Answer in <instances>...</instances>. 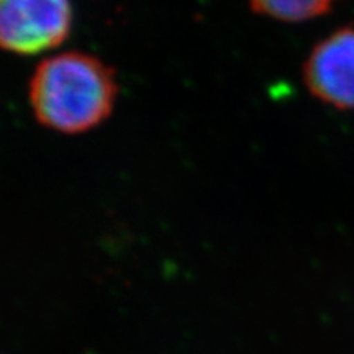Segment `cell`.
<instances>
[{"label":"cell","mask_w":354,"mask_h":354,"mask_svg":"<svg viewBox=\"0 0 354 354\" xmlns=\"http://www.w3.org/2000/svg\"><path fill=\"white\" fill-rule=\"evenodd\" d=\"M73 7L66 0H3L0 3V44L13 55L50 51L68 38Z\"/></svg>","instance_id":"cell-2"},{"label":"cell","mask_w":354,"mask_h":354,"mask_svg":"<svg viewBox=\"0 0 354 354\" xmlns=\"http://www.w3.org/2000/svg\"><path fill=\"white\" fill-rule=\"evenodd\" d=\"M250 8L256 15L284 24H300L328 15L333 3L325 0H258Z\"/></svg>","instance_id":"cell-4"},{"label":"cell","mask_w":354,"mask_h":354,"mask_svg":"<svg viewBox=\"0 0 354 354\" xmlns=\"http://www.w3.org/2000/svg\"><path fill=\"white\" fill-rule=\"evenodd\" d=\"M305 87L323 104L354 110V26H343L320 39L305 57Z\"/></svg>","instance_id":"cell-3"},{"label":"cell","mask_w":354,"mask_h":354,"mask_svg":"<svg viewBox=\"0 0 354 354\" xmlns=\"http://www.w3.org/2000/svg\"><path fill=\"white\" fill-rule=\"evenodd\" d=\"M113 69L94 55L61 51L43 57L28 81V102L39 125L63 135L99 127L112 112Z\"/></svg>","instance_id":"cell-1"}]
</instances>
